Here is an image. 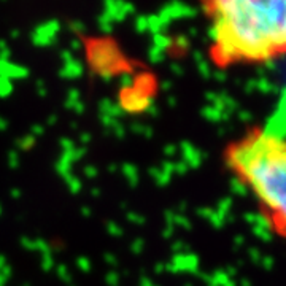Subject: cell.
Returning a JSON list of instances; mask_svg holds the SVG:
<instances>
[{"label": "cell", "mask_w": 286, "mask_h": 286, "mask_svg": "<svg viewBox=\"0 0 286 286\" xmlns=\"http://www.w3.org/2000/svg\"><path fill=\"white\" fill-rule=\"evenodd\" d=\"M5 126H7V123H5L2 118H0V127H2V129H5Z\"/></svg>", "instance_id": "cell-10"}, {"label": "cell", "mask_w": 286, "mask_h": 286, "mask_svg": "<svg viewBox=\"0 0 286 286\" xmlns=\"http://www.w3.org/2000/svg\"><path fill=\"white\" fill-rule=\"evenodd\" d=\"M11 93V84L7 78H3V77H0V95L5 97V95H8Z\"/></svg>", "instance_id": "cell-7"}, {"label": "cell", "mask_w": 286, "mask_h": 286, "mask_svg": "<svg viewBox=\"0 0 286 286\" xmlns=\"http://www.w3.org/2000/svg\"><path fill=\"white\" fill-rule=\"evenodd\" d=\"M57 31H59V24L54 22H47L43 26H38L35 33H33V42L40 47H45V45H49L54 40Z\"/></svg>", "instance_id": "cell-5"}, {"label": "cell", "mask_w": 286, "mask_h": 286, "mask_svg": "<svg viewBox=\"0 0 286 286\" xmlns=\"http://www.w3.org/2000/svg\"><path fill=\"white\" fill-rule=\"evenodd\" d=\"M124 172H126V176L129 178V181L132 183V185H135L137 183V170H135L134 165H126Z\"/></svg>", "instance_id": "cell-8"}, {"label": "cell", "mask_w": 286, "mask_h": 286, "mask_svg": "<svg viewBox=\"0 0 286 286\" xmlns=\"http://www.w3.org/2000/svg\"><path fill=\"white\" fill-rule=\"evenodd\" d=\"M62 57H64V62H65L62 73H64L67 78H78L79 75H81V73H83V67H81V64H79L78 61L73 59L70 53L62 54Z\"/></svg>", "instance_id": "cell-6"}, {"label": "cell", "mask_w": 286, "mask_h": 286, "mask_svg": "<svg viewBox=\"0 0 286 286\" xmlns=\"http://www.w3.org/2000/svg\"><path fill=\"white\" fill-rule=\"evenodd\" d=\"M227 164L254 194L273 231L286 237V139L259 129L229 148Z\"/></svg>", "instance_id": "cell-2"}, {"label": "cell", "mask_w": 286, "mask_h": 286, "mask_svg": "<svg viewBox=\"0 0 286 286\" xmlns=\"http://www.w3.org/2000/svg\"><path fill=\"white\" fill-rule=\"evenodd\" d=\"M89 62L102 77L108 78L118 73L121 67V54L111 42H93L89 47Z\"/></svg>", "instance_id": "cell-3"}, {"label": "cell", "mask_w": 286, "mask_h": 286, "mask_svg": "<svg viewBox=\"0 0 286 286\" xmlns=\"http://www.w3.org/2000/svg\"><path fill=\"white\" fill-rule=\"evenodd\" d=\"M119 108H123L126 111L130 113H139V111H145L148 107L151 105V99L150 94L143 93L142 89L135 88V86L130 83L129 86H123L121 95H119Z\"/></svg>", "instance_id": "cell-4"}, {"label": "cell", "mask_w": 286, "mask_h": 286, "mask_svg": "<svg viewBox=\"0 0 286 286\" xmlns=\"http://www.w3.org/2000/svg\"><path fill=\"white\" fill-rule=\"evenodd\" d=\"M218 64L286 56V0H222L207 5Z\"/></svg>", "instance_id": "cell-1"}, {"label": "cell", "mask_w": 286, "mask_h": 286, "mask_svg": "<svg viewBox=\"0 0 286 286\" xmlns=\"http://www.w3.org/2000/svg\"><path fill=\"white\" fill-rule=\"evenodd\" d=\"M78 264L81 266L83 270H88L89 266H91V262H89L88 259H84V257H79V259H78Z\"/></svg>", "instance_id": "cell-9"}, {"label": "cell", "mask_w": 286, "mask_h": 286, "mask_svg": "<svg viewBox=\"0 0 286 286\" xmlns=\"http://www.w3.org/2000/svg\"><path fill=\"white\" fill-rule=\"evenodd\" d=\"M0 211H2V208H0Z\"/></svg>", "instance_id": "cell-11"}]
</instances>
